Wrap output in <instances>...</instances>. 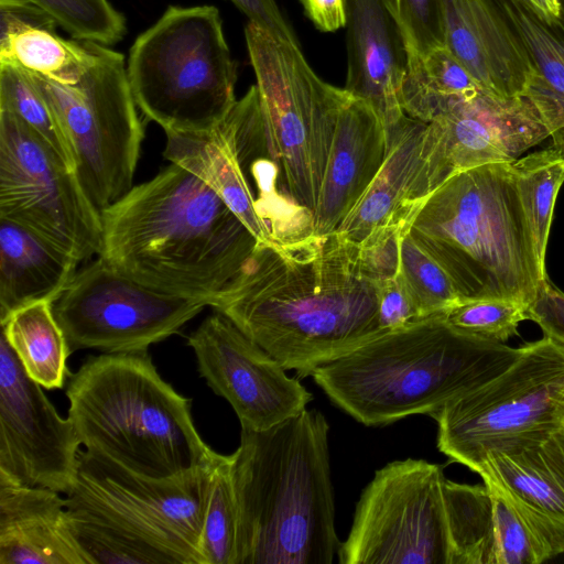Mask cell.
Listing matches in <instances>:
<instances>
[{"instance_id": "cell-44", "label": "cell", "mask_w": 564, "mask_h": 564, "mask_svg": "<svg viewBox=\"0 0 564 564\" xmlns=\"http://www.w3.org/2000/svg\"><path fill=\"white\" fill-rule=\"evenodd\" d=\"M539 13L550 23H556L560 19L558 0H528Z\"/></svg>"}, {"instance_id": "cell-25", "label": "cell", "mask_w": 564, "mask_h": 564, "mask_svg": "<svg viewBox=\"0 0 564 564\" xmlns=\"http://www.w3.org/2000/svg\"><path fill=\"white\" fill-rule=\"evenodd\" d=\"M78 264L30 228L0 218V321L24 305L53 303Z\"/></svg>"}, {"instance_id": "cell-31", "label": "cell", "mask_w": 564, "mask_h": 564, "mask_svg": "<svg viewBox=\"0 0 564 564\" xmlns=\"http://www.w3.org/2000/svg\"><path fill=\"white\" fill-rule=\"evenodd\" d=\"M511 165L538 260L545 270L554 204L564 183V151L554 145L519 158Z\"/></svg>"}, {"instance_id": "cell-43", "label": "cell", "mask_w": 564, "mask_h": 564, "mask_svg": "<svg viewBox=\"0 0 564 564\" xmlns=\"http://www.w3.org/2000/svg\"><path fill=\"white\" fill-rule=\"evenodd\" d=\"M305 15L322 32H335L346 24V0H299Z\"/></svg>"}, {"instance_id": "cell-13", "label": "cell", "mask_w": 564, "mask_h": 564, "mask_svg": "<svg viewBox=\"0 0 564 564\" xmlns=\"http://www.w3.org/2000/svg\"><path fill=\"white\" fill-rule=\"evenodd\" d=\"M0 218L30 228L78 262L99 254L101 214L77 173L8 110H0Z\"/></svg>"}, {"instance_id": "cell-29", "label": "cell", "mask_w": 564, "mask_h": 564, "mask_svg": "<svg viewBox=\"0 0 564 564\" xmlns=\"http://www.w3.org/2000/svg\"><path fill=\"white\" fill-rule=\"evenodd\" d=\"M94 58L90 42L65 40L50 29L29 28L0 40V63L58 84H76Z\"/></svg>"}, {"instance_id": "cell-35", "label": "cell", "mask_w": 564, "mask_h": 564, "mask_svg": "<svg viewBox=\"0 0 564 564\" xmlns=\"http://www.w3.org/2000/svg\"><path fill=\"white\" fill-rule=\"evenodd\" d=\"M401 271L422 318L441 314L459 302L449 275L410 230L401 242Z\"/></svg>"}, {"instance_id": "cell-28", "label": "cell", "mask_w": 564, "mask_h": 564, "mask_svg": "<svg viewBox=\"0 0 564 564\" xmlns=\"http://www.w3.org/2000/svg\"><path fill=\"white\" fill-rule=\"evenodd\" d=\"M482 88L446 46L425 56L408 53L399 98L405 115L431 122Z\"/></svg>"}, {"instance_id": "cell-11", "label": "cell", "mask_w": 564, "mask_h": 564, "mask_svg": "<svg viewBox=\"0 0 564 564\" xmlns=\"http://www.w3.org/2000/svg\"><path fill=\"white\" fill-rule=\"evenodd\" d=\"M94 63L76 84L31 74L72 143L76 173L101 212L133 187L144 138L124 56L90 42Z\"/></svg>"}, {"instance_id": "cell-5", "label": "cell", "mask_w": 564, "mask_h": 564, "mask_svg": "<svg viewBox=\"0 0 564 564\" xmlns=\"http://www.w3.org/2000/svg\"><path fill=\"white\" fill-rule=\"evenodd\" d=\"M410 232L449 275L459 301L529 306L547 279L511 162L479 165L447 178L416 215Z\"/></svg>"}, {"instance_id": "cell-41", "label": "cell", "mask_w": 564, "mask_h": 564, "mask_svg": "<svg viewBox=\"0 0 564 564\" xmlns=\"http://www.w3.org/2000/svg\"><path fill=\"white\" fill-rule=\"evenodd\" d=\"M56 22L28 0H0V40L29 28L55 30Z\"/></svg>"}, {"instance_id": "cell-15", "label": "cell", "mask_w": 564, "mask_h": 564, "mask_svg": "<svg viewBox=\"0 0 564 564\" xmlns=\"http://www.w3.org/2000/svg\"><path fill=\"white\" fill-rule=\"evenodd\" d=\"M42 386L0 338V482L67 494L76 480L79 438Z\"/></svg>"}, {"instance_id": "cell-36", "label": "cell", "mask_w": 564, "mask_h": 564, "mask_svg": "<svg viewBox=\"0 0 564 564\" xmlns=\"http://www.w3.org/2000/svg\"><path fill=\"white\" fill-rule=\"evenodd\" d=\"M528 306L510 301H459L442 313L456 332L485 340L505 343L518 335L519 324L528 319Z\"/></svg>"}, {"instance_id": "cell-32", "label": "cell", "mask_w": 564, "mask_h": 564, "mask_svg": "<svg viewBox=\"0 0 564 564\" xmlns=\"http://www.w3.org/2000/svg\"><path fill=\"white\" fill-rule=\"evenodd\" d=\"M0 110L24 121L39 138L73 171L75 153L56 115L31 74L11 63H0Z\"/></svg>"}, {"instance_id": "cell-34", "label": "cell", "mask_w": 564, "mask_h": 564, "mask_svg": "<svg viewBox=\"0 0 564 564\" xmlns=\"http://www.w3.org/2000/svg\"><path fill=\"white\" fill-rule=\"evenodd\" d=\"M45 11L74 40L112 45L127 32L124 15L108 0H28Z\"/></svg>"}, {"instance_id": "cell-7", "label": "cell", "mask_w": 564, "mask_h": 564, "mask_svg": "<svg viewBox=\"0 0 564 564\" xmlns=\"http://www.w3.org/2000/svg\"><path fill=\"white\" fill-rule=\"evenodd\" d=\"M214 462L158 479L79 451L65 508L88 564H204L202 530Z\"/></svg>"}, {"instance_id": "cell-17", "label": "cell", "mask_w": 564, "mask_h": 564, "mask_svg": "<svg viewBox=\"0 0 564 564\" xmlns=\"http://www.w3.org/2000/svg\"><path fill=\"white\" fill-rule=\"evenodd\" d=\"M444 180L479 165L513 162L550 133L525 97L486 89L462 99L427 123Z\"/></svg>"}, {"instance_id": "cell-39", "label": "cell", "mask_w": 564, "mask_h": 564, "mask_svg": "<svg viewBox=\"0 0 564 564\" xmlns=\"http://www.w3.org/2000/svg\"><path fill=\"white\" fill-rule=\"evenodd\" d=\"M378 297V325L389 332L422 318L400 270L391 278L376 283Z\"/></svg>"}, {"instance_id": "cell-21", "label": "cell", "mask_w": 564, "mask_h": 564, "mask_svg": "<svg viewBox=\"0 0 564 564\" xmlns=\"http://www.w3.org/2000/svg\"><path fill=\"white\" fill-rule=\"evenodd\" d=\"M445 46L486 90L523 97L533 68L496 0H442Z\"/></svg>"}, {"instance_id": "cell-18", "label": "cell", "mask_w": 564, "mask_h": 564, "mask_svg": "<svg viewBox=\"0 0 564 564\" xmlns=\"http://www.w3.org/2000/svg\"><path fill=\"white\" fill-rule=\"evenodd\" d=\"M388 137L380 170L337 229L357 245L381 226L411 227L444 183L426 122L404 115Z\"/></svg>"}, {"instance_id": "cell-2", "label": "cell", "mask_w": 564, "mask_h": 564, "mask_svg": "<svg viewBox=\"0 0 564 564\" xmlns=\"http://www.w3.org/2000/svg\"><path fill=\"white\" fill-rule=\"evenodd\" d=\"M100 214L99 257L151 289L209 305L258 243L203 180L174 163Z\"/></svg>"}, {"instance_id": "cell-33", "label": "cell", "mask_w": 564, "mask_h": 564, "mask_svg": "<svg viewBox=\"0 0 564 564\" xmlns=\"http://www.w3.org/2000/svg\"><path fill=\"white\" fill-rule=\"evenodd\" d=\"M238 510L231 477V456L218 454L210 469L202 554L204 564H237Z\"/></svg>"}, {"instance_id": "cell-30", "label": "cell", "mask_w": 564, "mask_h": 564, "mask_svg": "<svg viewBox=\"0 0 564 564\" xmlns=\"http://www.w3.org/2000/svg\"><path fill=\"white\" fill-rule=\"evenodd\" d=\"M444 496L451 564H490L494 517L488 486L458 484L446 478Z\"/></svg>"}, {"instance_id": "cell-23", "label": "cell", "mask_w": 564, "mask_h": 564, "mask_svg": "<svg viewBox=\"0 0 564 564\" xmlns=\"http://www.w3.org/2000/svg\"><path fill=\"white\" fill-rule=\"evenodd\" d=\"M0 564H88L59 492L0 482Z\"/></svg>"}, {"instance_id": "cell-20", "label": "cell", "mask_w": 564, "mask_h": 564, "mask_svg": "<svg viewBox=\"0 0 564 564\" xmlns=\"http://www.w3.org/2000/svg\"><path fill=\"white\" fill-rule=\"evenodd\" d=\"M344 89L370 104L387 132L405 115L399 98L408 64L402 32L387 0H346Z\"/></svg>"}, {"instance_id": "cell-26", "label": "cell", "mask_w": 564, "mask_h": 564, "mask_svg": "<svg viewBox=\"0 0 564 564\" xmlns=\"http://www.w3.org/2000/svg\"><path fill=\"white\" fill-rule=\"evenodd\" d=\"M520 37L533 72L525 97L538 111L555 147L564 151V33L528 0H496Z\"/></svg>"}, {"instance_id": "cell-45", "label": "cell", "mask_w": 564, "mask_h": 564, "mask_svg": "<svg viewBox=\"0 0 564 564\" xmlns=\"http://www.w3.org/2000/svg\"><path fill=\"white\" fill-rule=\"evenodd\" d=\"M558 2H560V19L556 23L564 33V0H558Z\"/></svg>"}, {"instance_id": "cell-42", "label": "cell", "mask_w": 564, "mask_h": 564, "mask_svg": "<svg viewBox=\"0 0 564 564\" xmlns=\"http://www.w3.org/2000/svg\"><path fill=\"white\" fill-rule=\"evenodd\" d=\"M247 18L273 35L300 45L295 32L280 11L275 0H229Z\"/></svg>"}, {"instance_id": "cell-6", "label": "cell", "mask_w": 564, "mask_h": 564, "mask_svg": "<svg viewBox=\"0 0 564 564\" xmlns=\"http://www.w3.org/2000/svg\"><path fill=\"white\" fill-rule=\"evenodd\" d=\"M68 376L67 417L86 449L158 479L208 467L219 454L148 352L90 356Z\"/></svg>"}, {"instance_id": "cell-40", "label": "cell", "mask_w": 564, "mask_h": 564, "mask_svg": "<svg viewBox=\"0 0 564 564\" xmlns=\"http://www.w3.org/2000/svg\"><path fill=\"white\" fill-rule=\"evenodd\" d=\"M527 315L541 327L544 336L564 345V293L547 279L528 306Z\"/></svg>"}, {"instance_id": "cell-24", "label": "cell", "mask_w": 564, "mask_h": 564, "mask_svg": "<svg viewBox=\"0 0 564 564\" xmlns=\"http://www.w3.org/2000/svg\"><path fill=\"white\" fill-rule=\"evenodd\" d=\"M164 158L203 180L251 231L258 243L272 242L256 196L238 159L226 118L195 132H166Z\"/></svg>"}, {"instance_id": "cell-8", "label": "cell", "mask_w": 564, "mask_h": 564, "mask_svg": "<svg viewBox=\"0 0 564 564\" xmlns=\"http://www.w3.org/2000/svg\"><path fill=\"white\" fill-rule=\"evenodd\" d=\"M130 88L145 118L166 132L213 129L237 99V66L214 6H170L129 51Z\"/></svg>"}, {"instance_id": "cell-12", "label": "cell", "mask_w": 564, "mask_h": 564, "mask_svg": "<svg viewBox=\"0 0 564 564\" xmlns=\"http://www.w3.org/2000/svg\"><path fill=\"white\" fill-rule=\"evenodd\" d=\"M443 467L394 460L375 473L338 547L341 564H451Z\"/></svg>"}, {"instance_id": "cell-14", "label": "cell", "mask_w": 564, "mask_h": 564, "mask_svg": "<svg viewBox=\"0 0 564 564\" xmlns=\"http://www.w3.org/2000/svg\"><path fill=\"white\" fill-rule=\"evenodd\" d=\"M209 302L151 289L101 257L77 271L53 302L70 354L93 348L107 354L148 352L178 333Z\"/></svg>"}, {"instance_id": "cell-3", "label": "cell", "mask_w": 564, "mask_h": 564, "mask_svg": "<svg viewBox=\"0 0 564 564\" xmlns=\"http://www.w3.org/2000/svg\"><path fill=\"white\" fill-rule=\"evenodd\" d=\"M317 410L268 430L241 427L230 454L237 564H330L338 552L328 446Z\"/></svg>"}, {"instance_id": "cell-27", "label": "cell", "mask_w": 564, "mask_h": 564, "mask_svg": "<svg viewBox=\"0 0 564 564\" xmlns=\"http://www.w3.org/2000/svg\"><path fill=\"white\" fill-rule=\"evenodd\" d=\"M0 322L1 334L26 375L44 389L64 388L70 351L53 313V303L40 301L24 305Z\"/></svg>"}, {"instance_id": "cell-9", "label": "cell", "mask_w": 564, "mask_h": 564, "mask_svg": "<svg viewBox=\"0 0 564 564\" xmlns=\"http://www.w3.org/2000/svg\"><path fill=\"white\" fill-rule=\"evenodd\" d=\"M245 39L268 143L292 200L314 214L336 124L349 94L323 80L300 45L249 22Z\"/></svg>"}, {"instance_id": "cell-4", "label": "cell", "mask_w": 564, "mask_h": 564, "mask_svg": "<svg viewBox=\"0 0 564 564\" xmlns=\"http://www.w3.org/2000/svg\"><path fill=\"white\" fill-rule=\"evenodd\" d=\"M451 328L442 313L383 332L312 373L328 399L367 426L433 415L521 354Z\"/></svg>"}, {"instance_id": "cell-22", "label": "cell", "mask_w": 564, "mask_h": 564, "mask_svg": "<svg viewBox=\"0 0 564 564\" xmlns=\"http://www.w3.org/2000/svg\"><path fill=\"white\" fill-rule=\"evenodd\" d=\"M388 143V132L373 107L349 94L338 116L313 214L314 235L338 229L380 170Z\"/></svg>"}, {"instance_id": "cell-38", "label": "cell", "mask_w": 564, "mask_h": 564, "mask_svg": "<svg viewBox=\"0 0 564 564\" xmlns=\"http://www.w3.org/2000/svg\"><path fill=\"white\" fill-rule=\"evenodd\" d=\"M410 228L404 224L381 226L358 243L362 272L375 284L399 272L401 242Z\"/></svg>"}, {"instance_id": "cell-19", "label": "cell", "mask_w": 564, "mask_h": 564, "mask_svg": "<svg viewBox=\"0 0 564 564\" xmlns=\"http://www.w3.org/2000/svg\"><path fill=\"white\" fill-rule=\"evenodd\" d=\"M475 471L519 507L553 556L564 552V424L489 453Z\"/></svg>"}, {"instance_id": "cell-16", "label": "cell", "mask_w": 564, "mask_h": 564, "mask_svg": "<svg viewBox=\"0 0 564 564\" xmlns=\"http://www.w3.org/2000/svg\"><path fill=\"white\" fill-rule=\"evenodd\" d=\"M198 371L241 427L268 430L299 414L313 394L232 321L215 311L187 338Z\"/></svg>"}, {"instance_id": "cell-37", "label": "cell", "mask_w": 564, "mask_h": 564, "mask_svg": "<svg viewBox=\"0 0 564 564\" xmlns=\"http://www.w3.org/2000/svg\"><path fill=\"white\" fill-rule=\"evenodd\" d=\"M409 54L425 56L445 46L442 0H387Z\"/></svg>"}, {"instance_id": "cell-1", "label": "cell", "mask_w": 564, "mask_h": 564, "mask_svg": "<svg viewBox=\"0 0 564 564\" xmlns=\"http://www.w3.org/2000/svg\"><path fill=\"white\" fill-rule=\"evenodd\" d=\"M209 306L300 377L383 333L358 245L337 230L257 243Z\"/></svg>"}, {"instance_id": "cell-10", "label": "cell", "mask_w": 564, "mask_h": 564, "mask_svg": "<svg viewBox=\"0 0 564 564\" xmlns=\"http://www.w3.org/2000/svg\"><path fill=\"white\" fill-rule=\"evenodd\" d=\"M437 447L474 470L491 452L564 424V345L543 336L501 373L431 415Z\"/></svg>"}]
</instances>
